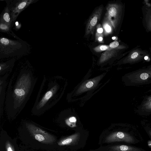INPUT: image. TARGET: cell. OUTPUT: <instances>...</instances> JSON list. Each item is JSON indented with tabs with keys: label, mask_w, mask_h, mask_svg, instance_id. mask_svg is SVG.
Masks as SVG:
<instances>
[{
	"label": "cell",
	"mask_w": 151,
	"mask_h": 151,
	"mask_svg": "<svg viewBox=\"0 0 151 151\" xmlns=\"http://www.w3.org/2000/svg\"><path fill=\"white\" fill-rule=\"evenodd\" d=\"M30 70L22 69L13 73L6 92L5 109L9 116L19 114L29 100L37 81Z\"/></svg>",
	"instance_id": "6da1fadb"
},
{
	"label": "cell",
	"mask_w": 151,
	"mask_h": 151,
	"mask_svg": "<svg viewBox=\"0 0 151 151\" xmlns=\"http://www.w3.org/2000/svg\"><path fill=\"white\" fill-rule=\"evenodd\" d=\"M58 77L47 78L44 76L34 106L32 113L40 115L55 105L63 94Z\"/></svg>",
	"instance_id": "7a4b0ae2"
},
{
	"label": "cell",
	"mask_w": 151,
	"mask_h": 151,
	"mask_svg": "<svg viewBox=\"0 0 151 151\" xmlns=\"http://www.w3.org/2000/svg\"><path fill=\"white\" fill-rule=\"evenodd\" d=\"M27 47L23 42L1 38V58L23 54L27 51Z\"/></svg>",
	"instance_id": "3957f363"
},
{
	"label": "cell",
	"mask_w": 151,
	"mask_h": 151,
	"mask_svg": "<svg viewBox=\"0 0 151 151\" xmlns=\"http://www.w3.org/2000/svg\"><path fill=\"white\" fill-rule=\"evenodd\" d=\"M34 0H14L6 1L7 6L10 12L12 22L16 20L19 14L29 5L34 2Z\"/></svg>",
	"instance_id": "277c9868"
},
{
	"label": "cell",
	"mask_w": 151,
	"mask_h": 151,
	"mask_svg": "<svg viewBox=\"0 0 151 151\" xmlns=\"http://www.w3.org/2000/svg\"><path fill=\"white\" fill-rule=\"evenodd\" d=\"M26 125L30 133L38 141L48 143L55 142V138L53 136L34 124L27 123Z\"/></svg>",
	"instance_id": "5b68a950"
},
{
	"label": "cell",
	"mask_w": 151,
	"mask_h": 151,
	"mask_svg": "<svg viewBox=\"0 0 151 151\" xmlns=\"http://www.w3.org/2000/svg\"><path fill=\"white\" fill-rule=\"evenodd\" d=\"M121 142L133 143H134L135 140L129 134L121 131L115 132L111 133L106 136L105 140V142L106 143Z\"/></svg>",
	"instance_id": "8992f818"
},
{
	"label": "cell",
	"mask_w": 151,
	"mask_h": 151,
	"mask_svg": "<svg viewBox=\"0 0 151 151\" xmlns=\"http://www.w3.org/2000/svg\"><path fill=\"white\" fill-rule=\"evenodd\" d=\"M102 11V7H99L90 17L86 25V35L93 33L95 26L100 19Z\"/></svg>",
	"instance_id": "52a82bcc"
},
{
	"label": "cell",
	"mask_w": 151,
	"mask_h": 151,
	"mask_svg": "<svg viewBox=\"0 0 151 151\" xmlns=\"http://www.w3.org/2000/svg\"><path fill=\"white\" fill-rule=\"evenodd\" d=\"M118 7L117 5L109 4L106 7L105 17L111 23L114 28L116 26L118 14Z\"/></svg>",
	"instance_id": "ba28073f"
},
{
	"label": "cell",
	"mask_w": 151,
	"mask_h": 151,
	"mask_svg": "<svg viewBox=\"0 0 151 151\" xmlns=\"http://www.w3.org/2000/svg\"><path fill=\"white\" fill-rule=\"evenodd\" d=\"M10 72H9L0 78V113L1 115L3 113L4 104L6 95V88L7 87L6 80Z\"/></svg>",
	"instance_id": "9c48e42d"
},
{
	"label": "cell",
	"mask_w": 151,
	"mask_h": 151,
	"mask_svg": "<svg viewBox=\"0 0 151 151\" xmlns=\"http://www.w3.org/2000/svg\"><path fill=\"white\" fill-rule=\"evenodd\" d=\"M80 138V133H76L62 139L58 142V144L60 146L74 145L77 144Z\"/></svg>",
	"instance_id": "30bf717a"
},
{
	"label": "cell",
	"mask_w": 151,
	"mask_h": 151,
	"mask_svg": "<svg viewBox=\"0 0 151 151\" xmlns=\"http://www.w3.org/2000/svg\"><path fill=\"white\" fill-rule=\"evenodd\" d=\"M0 21V22L6 24L11 28L13 26L10 12L7 5L1 14Z\"/></svg>",
	"instance_id": "8fae6325"
},
{
	"label": "cell",
	"mask_w": 151,
	"mask_h": 151,
	"mask_svg": "<svg viewBox=\"0 0 151 151\" xmlns=\"http://www.w3.org/2000/svg\"><path fill=\"white\" fill-rule=\"evenodd\" d=\"M110 149L113 151H142L138 147L126 145H117L111 146Z\"/></svg>",
	"instance_id": "7c38bea8"
},
{
	"label": "cell",
	"mask_w": 151,
	"mask_h": 151,
	"mask_svg": "<svg viewBox=\"0 0 151 151\" xmlns=\"http://www.w3.org/2000/svg\"><path fill=\"white\" fill-rule=\"evenodd\" d=\"M14 60L7 61L0 65V75H4L6 73L11 72L14 66Z\"/></svg>",
	"instance_id": "4fadbf2b"
},
{
	"label": "cell",
	"mask_w": 151,
	"mask_h": 151,
	"mask_svg": "<svg viewBox=\"0 0 151 151\" xmlns=\"http://www.w3.org/2000/svg\"><path fill=\"white\" fill-rule=\"evenodd\" d=\"M103 26L105 33L108 34L112 32L113 27L110 22L105 17L103 22Z\"/></svg>",
	"instance_id": "5bb4252c"
},
{
	"label": "cell",
	"mask_w": 151,
	"mask_h": 151,
	"mask_svg": "<svg viewBox=\"0 0 151 151\" xmlns=\"http://www.w3.org/2000/svg\"><path fill=\"white\" fill-rule=\"evenodd\" d=\"M77 120L74 116H71L65 120L66 124L70 127L73 128L76 126V123Z\"/></svg>",
	"instance_id": "9a60e30c"
},
{
	"label": "cell",
	"mask_w": 151,
	"mask_h": 151,
	"mask_svg": "<svg viewBox=\"0 0 151 151\" xmlns=\"http://www.w3.org/2000/svg\"><path fill=\"white\" fill-rule=\"evenodd\" d=\"M11 27L7 25L0 22V29L1 31L5 32H10Z\"/></svg>",
	"instance_id": "2e32d148"
},
{
	"label": "cell",
	"mask_w": 151,
	"mask_h": 151,
	"mask_svg": "<svg viewBox=\"0 0 151 151\" xmlns=\"http://www.w3.org/2000/svg\"><path fill=\"white\" fill-rule=\"evenodd\" d=\"M103 31V29L101 27V25L99 24L97 26V32L96 34V39L98 40L99 37H102V33Z\"/></svg>",
	"instance_id": "e0dca14e"
},
{
	"label": "cell",
	"mask_w": 151,
	"mask_h": 151,
	"mask_svg": "<svg viewBox=\"0 0 151 151\" xmlns=\"http://www.w3.org/2000/svg\"><path fill=\"white\" fill-rule=\"evenodd\" d=\"M98 47H99V50H98L97 51H99L111 50V49H113L111 48L109 46L106 45H101L99 46Z\"/></svg>",
	"instance_id": "ac0fdd59"
},
{
	"label": "cell",
	"mask_w": 151,
	"mask_h": 151,
	"mask_svg": "<svg viewBox=\"0 0 151 151\" xmlns=\"http://www.w3.org/2000/svg\"><path fill=\"white\" fill-rule=\"evenodd\" d=\"M6 148L7 151H14L12 146L9 142H6Z\"/></svg>",
	"instance_id": "d6986e66"
},
{
	"label": "cell",
	"mask_w": 151,
	"mask_h": 151,
	"mask_svg": "<svg viewBox=\"0 0 151 151\" xmlns=\"http://www.w3.org/2000/svg\"><path fill=\"white\" fill-rule=\"evenodd\" d=\"M119 45V42L117 41H114L111 42L109 45L112 49L114 48L117 47Z\"/></svg>",
	"instance_id": "ffe728a7"
},
{
	"label": "cell",
	"mask_w": 151,
	"mask_h": 151,
	"mask_svg": "<svg viewBox=\"0 0 151 151\" xmlns=\"http://www.w3.org/2000/svg\"><path fill=\"white\" fill-rule=\"evenodd\" d=\"M94 85V83L93 81H89L87 82L85 86L87 88H91Z\"/></svg>",
	"instance_id": "44dd1931"
},
{
	"label": "cell",
	"mask_w": 151,
	"mask_h": 151,
	"mask_svg": "<svg viewBox=\"0 0 151 151\" xmlns=\"http://www.w3.org/2000/svg\"><path fill=\"white\" fill-rule=\"evenodd\" d=\"M140 77L142 79L145 80L148 78V75L146 73H143L140 75Z\"/></svg>",
	"instance_id": "7402d4cb"
},
{
	"label": "cell",
	"mask_w": 151,
	"mask_h": 151,
	"mask_svg": "<svg viewBox=\"0 0 151 151\" xmlns=\"http://www.w3.org/2000/svg\"><path fill=\"white\" fill-rule=\"evenodd\" d=\"M138 55V53L137 52H135L133 53L131 56L132 59H134L137 58Z\"/></svg>",
	"instance_id": "603a6c76"
},
{
	"label": "cell",
	"mask_w": 151,
	"mask_h": 151,
	"mask_svg": "<svg viewBox=\"0 0 151 151\" xmlns=\"http://www.w3.org/2000/svg\"><path fill=\"white\" fill-rule=\"evenodd\" d=\"M103 40V37H99L98 40L100 42H101V41H102Z\"/></svg>",
	"instance_id": "cb8c5ba5"
},
{
	"label": "cell",
	"mask_w": 151,
	"mask_h": 151,
	"mask_svg": "<svg viewBox=\"0 0 151 151\" xmlns=\"http://www.w3.org/2000/svg\"><path fill=\"white\" fill-rule=\"evenodd\" d=\"M144 59L145 60H147L148 59V57L147 56H146L144 57Z\"/></svg>",
	"instance_id": "d4e9b609"
},
{
	"label": "cell",
	"mask_w": 151,
	"mask_h": 151,
	"mask_svg": "<svg viewBox=\"0 0 151 151\" xmlns=\"http://www.w3.org/2000/svg\"><path fill=\"white\" fill-rule=\"evenodd\" d=\"M112 39L114 40L115 39L116 37H112Z\"/></svg>",
	"instance_id": "484cf974"
},
{
	"label": "cell",
	"mask_w": 151,
	"mask_h": 151,
	"mask_svg": "<svg viewBox=\"0 0 151 151\" xmlns=\"http://www.w3.org/2000/svg\"><path fill=\"white\" fill-rule=\"evenodd\" d=\"M149 134L151 136V131H150V132H149Z\"/></svg>",
	"instance_id": "4316f807"
},
{
	"label": "cell",
	"mask_w": 151,
	"mask_h": 151,
	"mask_svg": "<svg viewBox=\"0 0 151 151\" xmlns=\"http://www.w3.org/2000/svg\"></svg>",
	"instance_id": "83f0119b"
}]
</instances>
